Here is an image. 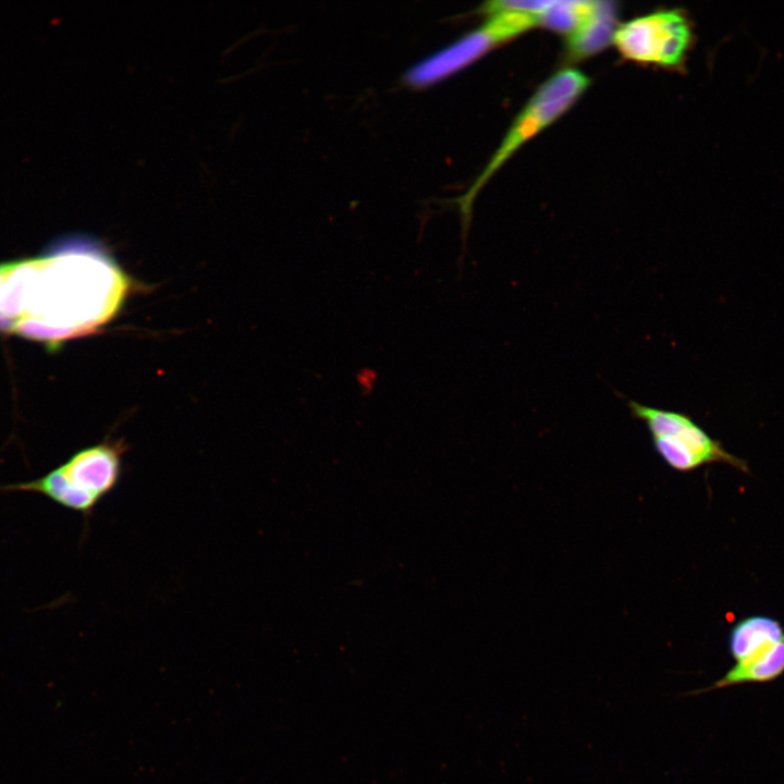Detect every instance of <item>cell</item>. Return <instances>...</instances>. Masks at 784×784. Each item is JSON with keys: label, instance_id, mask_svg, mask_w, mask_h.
Returning a JSON list of instances; mask_svg holds the SVG:
<instances>
[{"label": "cell", "instance_id": "6da1fadb", "mask_svg": "<svg viewBox=\"0 0 784 784\" xmlns=\"http://www.w3.org/2000/svg\"><path fill=\"white\" fill-rule=\"evenodd\" d=\"M133 282L88 238H71L36 258L0 264V332L56 348L110 322Z\"/></svg>", "mask_w": 784, "mask_h": 784}, {"label": "cell", "instance_id": "7a4b0ae2", "mask_svg": "<svg viewBox=\"0 0 784 784\" xmlns=\"http://www.w3.org/2000/svg\"><path fill=\"white\" fill-rule=\"evenodd\" d=\"M125 451L123 441L107 439L75 452L36 479L0 485V492L42 495L81 514L88 524L98 504L119 486Z\"/></svg>", "mask_w": 784, "mask_h": 784}, {"label": "cell", "instance_id": "3957f363", "mask_svg": "<svg viewBox=\"0 0 784 784\" xmlns=\"http://www.w3.org/2000/svg\"><path fill=\"white\" fill-rule=\"evenodd\" d=\"M589 77L576 69H563L543 82L515 117L503 140L466 193L454 200L466 237L476 196L495 172L528 140L549 127L585 94Z\"/></svg>", "mask_w": 784, "mask_h": 784}, {"label": "cell", "instance_id": "277c9868", "mask_svg": "<svg viewBox=\"0 0 784 784\" xmlns=\"http://www.w3.org/2000/svg\"><path fill=\"white\" fill-rule=\"evenodd\" d=\"M632 416L647 427L660 458L672 469L690 471L703 465L723 463L748 473L747 464L727 452L690 416L628 401Z\"/></svg>", "mask_w": 784, "mask_h": 784}, {"label": "cell", "instance_id": "5b68a950", "mask_svg": "<svg viewBox=\"0 0 784 784\" xmlns=\"http://www.w3.org/2000/svg\"><path fill=\"white\" fill-rule=\"evenodd\" d=\"M536 26L537 19L531 14L507 10L490 13L480 26L412 65L402 82L409 88L429 87Z\"/></svg>", "mask_w": 784, "mask_h": 784}, {"label": "cell", "instance_id": "8992f818", "mask_svg": "<svg viewBox=\"0 0 784 784\" xmlns=\"http://www.w3.org/2000/svg\"><path fill=\"white\" fill-rule=\"evenodd\" d=\"M694 42L693 25L678 9L659 10L620 24L612 44L633 62L678 68Z\"/></svg>", "mask_w": 784, "mask_h": 784}, {"label": "cell", "instance_id": "52a82bcc", "mask_svg": "<svg viewBox=\"0 0 784 784\" xmlns=\"http://www.w3.org/2000/svg\"><path fill=\"white\" fill-rule=\"evenodd\" d=\"M617 26L615 4L599 1L589 17L566 37L568 58L581 60L603 50L613 41Z\"/></svg>", "mask_w": 784, "mask_h": 784}, {"label": "cell", "instance_id": "ba28073f", "mask_svg": "<svg viewBox=\"0 0 784 784\" xmlns=\"http://www.w3.org/2000/svg\"><path fill=\"white\" fill-rule=\"evenodd\" d=\"M784 640L782 624L767 615H751L738 621L728 635V649L735 662Z\"/></svg>", "mask_w": 784, "mask_h": 784}, {"label": "cell", "instance_id": "9c48e42d", "mask_svg": "<svg viewBox=\"0 0 784 784\" xmlns=\"http://www.w3.org/2000/svg\"><path fill=\"white\" fill-rule=\"evenodd\" d=\"M784 673V640L735 664L710 689L745 683H765Z\"/></svg>", "mask_w": 784, "mask_h": 784}, {"label": "cell", "instance_id": "30bf717a", "mask_svg": "<svg viewBox=\"0 0 784 784\" xmlns=\"http://www.w3.org/2000/svg\"><path fill=\"white\" fill-rule=\"evenodd\" d=\"M599 1L558 0L537 15L538 26L558 32L565 37L573 34L595 11Z\"/></svg>", "mask_w": 784, "mask_h": 784}]
</instances>
